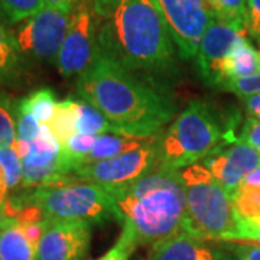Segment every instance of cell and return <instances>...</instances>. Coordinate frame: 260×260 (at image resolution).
Here are the masks:
<instances>
[{"label": "cell", "instance_id": "6da1fadb", "mask_svg": "<svg viewBox=\"0 0 260 260\" xmlns=\"http://www.w3.org/2000/svg\"><path fill=\"white\" fill-rule=\"evenodd\" d=\"M75 88L123 136L156 139L177 112L164 88L124 70L102 52L77 77Z\"/></svg>", "mask_w": 260, "mask_h": 260}, {"label": "cell", "instance_id": "7a4b0ae2", "mask_svg": "<svg viewBox=\"0 0 260 260\" xmlns=\"http://www.w3.org/2000/svg\"><path fill=\"white\" fill-rule=\"evenodd\" d=\"M99 47L103 55L164 90L177 75V47L156 0H124L102 20Z\"/></svg>", "mask_w": 260, "mask_h": 260}, {"label": "cell", "instance_id": "3957f363", "mask_svg": "<svg viewBox=\"0 0 260 260\" xmlns=\"http://www.w3.org/2000/svg\"><path fill=\"white\" fill-rule=\"evenodd\" d=\"M112 194L120 224L139 246L186 232L188 213L179 171L159 164L146 177Z\"/></svg>", "mask_w": 260, "mask_h": 260}, {"label": "cell", "instance_id": "277c9868", "mask_svg": "<svg viewBox=\"0 0 260 260\" xmlns=\"http://www.w3.org/2000/svg\"><path fill=\"white\" fill-rule=\"evenodd\" d=\"M179 175L185 192L186 232L204 240L240 242L244 220L236 211L233 195L203 164L184 168Z\"/></svg>", "mask_w": 260, "mask_h": 260}, {"label": "cell", "instance_id": "5b68a950", "mask_svg": "<svg viewBox=\"0 0 260 260\" xmlns=\"http://www.w3.org/2000/svg\"><path fill=\"white\" fill-rule=\"evenodd\" d=\"M223 140L236 139L224 133L208 103L192 100L159 138L160 165L172 171L195 165L223 145Z\"/></svg>", "mask_w": 260, "mask_h": 260}, {"label": "cell", "instance_id": "8992f818", "mask_svg": "<svg viewBox=\"0 0 260 260\" xmlns=\"http://www.w3.org/2000/svg\"><path fill=\"white\" fill-rule=\"evenodd\" d=\"M18 197L25 204L38 208L44 218L51 221H80L90 225L120 223L112 192L88 182L73 181L42 186L28 189Z\"/></svg>", "mask_w": 260, "mask_h": 260}, {"label": "cell", "instance_id": "52a82bcc", "mask_svg": "<svg viewBox=\"0 0 260 260\" xmlns=\"http://www.w3.org/2000/svg\"><path fill=\"white\" fill-rule=\"evenodd\" d=\"M159 138L120 156L81 165L75 169L73 177L81 182L102 186L109 192L124 189L146 177L160 164Z\"/></svg>", "mask_w": 260, "mask_h": 260}, {"label": "cell", "instance_id": "ba28073f", "mask_svg": "<svg viewBox=\"0 0 260 260\" xmlns=\"http://www.w3.org/2000/svg\"><path fill=\"white\" fill-rule=\"evenodd\" d=\"M71 13V9L45 6L16 25L13 35L23 56L42 64H56Z\"/></svg>", "mask_w": 260, "mask_h": 260}, {"label": "cell", "instance_id": "9c48e42d", "mask_svg": "<svg viewBox=\"0 0 260 260\" xmlns=\"http://www.w3.org/2000/svg\"><path fill=\"white\" fill-rule=\"evenodd\" d=\"M102 19L87 0H78L71 13L64 44L56 59L62 77H78L88 70L100 54L99 32Z\"/></svg>", "mask_w": 260, "mask_h": 260}, {"label": "cell", "instance_id": "30bf717a", "mask_svg": "<svg viewBox=\"0 0 260 260\" xmlns=\"http://www.w3.org/2000/svg\"><path fill=\"white\" fill-rule=\"evenodd\" d=\"M22 189L26 191L78 181L71 177L62 145L47 124L41 126L38 136L30 142L29 152L22 158Z\"/></svg>", "mask_w": 260, "mask_h": 260}, {"label": "cell", "instance_id": "8fae6325", "mask_svg": "<svg viewBox=\"0 0 260 260\" xmlns=\"http://www.w3.org/2000/svg\"><path fill=\"white\" fill-rule=\"evenodd\" d=\"M181 59L191 61L214 15L207 0H156Z\"/></svg>", "mask_w": 260, "mask_h": 260}, {"label": "cell", "instance_id": "7c38bea8", "mask_svg": "<svg viewBox=\"0 0 260 260\" xmlns=\"http://www.w3.org/2000/svg\"><path fill=\"white\" fill-rule=\"evenodd\" d=\"M242 37H247L246 30L214 16L201 38L194 58L200 77L208 87L220 88L223 83L221 67L224 59Z\"/></svg>", "mask_w": 260, "mask_h": 260}, {"label": "cell", "instance_id": "4fadbf2b", "mask_svg": "<svg viewBox=\"0 0 260 260\" xmlns=\"http://www.w3.org/2000/svg\"><path fill=\"white\" fill-rule=\"evenodd\" d=\"M38 243L35 260H85L93 225L80 221H51Z\"/></svg>", "mask_w": 260, "mask_h": 260}, {"label": "cell", "instance_id": "5bb4252c", "mask_svg": "<svg viewBox=\"0 0 260 260\" xmlns=\"http://www.w3.org/2000/svg\"><path fill=\"white\" fill-rule=\"evenodd\" d=\"M203 165L230 194L234 195L244 178L260 167V153L242 140H230L214 149L204 159Z\"/></svg>", "mask_w": 260, "mask_h": 260}, {"label": "cell", "instance_id": "9a60e30c", "mask_svg": "<svg viewBox=\"0 0 260 260\" xmlns=\"http://www.w3.org/2000/svg\"><path fill=\"white\" fill-rule=\"evenodd\" d=\"M215 250L201 237L179 232L150 244L145 260H218Z\"/></svg>", "mask_w": 260, "mask_h": 260}, {"label": "cell", "instance_id": "2e32d148", "mask_svg": "<svg viewBox=\"0 0 260 260\" xmlns=\"http://www.w3.org/2000/svg\"><path fill=\"white\" fill-rule=\"evenodd\" d=\"M25 73L26 58L19 49L13 30L0 18V83H18Z\"/></svg>", "mask_w": 260, "mask_h": 260}, {"label": "cell", "instance_id": "e0dca14e", "mask_svg": "<svg viewBox=\"0 0 260 260\" xmlns=\"http://www.w3.org/2000/svg\"><path fill=\"white\" fill-rule=\"evenodd\" d=\"M257 73H260V54L249 42L247 37H242L224 59L221 67L223 83L227 80L249 77Z\"/></svg>", "mask_w": 260, "mask_h": 260}, {"label": "cell", "instance_id": "ac0fdd59", "mask_svg": "<svg viewBox=\"0 0 260 260\" xmlns=\"http://www.w3.org/2000/svg\"><path fill=\"white\" fill-rule=\"evenodd\" d=\"M153 139H139V138H130V136L114 135V133L100 135L97 138V142L94 145L91 153L84 159V162L81 165L120 156L123 153H127V152H132V150H136V149L146 146Z\"/></svg>", "mask_w": 260, "mask_h": 260}, {"label": "cell", "instance_id": "d6986e66", "mask_svg": "<svg viewBox=\"0 0 260 260\" xmlns=\"http://www.w3.org/2000/svg\"><path fill=\"white\" fill-rule=\"evenodd\" d=\"M22 158L15 145L0 148V205L13 192L22 188Z\"/></svg>", "mask_w": 260, "mask_h": 260}, {"label": "cell", "instance_id": "ffe728a7", "mask_svg": "<svg viewBox=\"0 0 260 260\" xmlns=\"http://www.w3.org/2000/svg\"><path fill=\"white\" fill-rule=\"evenodd\" d=\"M35 246L19 224L0 230V260H35Z\"/></svg>", "mask_w": 260, "mask_h": 260}, {"label": "cell", "instance_id": "44dd1931", "mask_svg": "<svg viewBox=\"0 0 260 260\" xmlns=\"http://www.w3.org/2000/svg\"><path fill=\"white\" fill-rule=\"evenodd\" d=\"M75 130L77 133L93 135V136H100L106 133L120 135L119 130L104 117V114L99 109H95L83 99L78 100V117H77Z\"/></svg>", "mask_w": 260, "mask_h": 260}, {"label": "cell", "instance_id": "7402d4cb", "mask_svg": "<svg viewBox=\"0 0 260 260\" xmlns=\"http://www.w3.org/2000/svg\"><path fill=\"white\" fill-rule=\"evenodd\" d=\"M77 117H78V100L68 97L65 100L58 102L54 117L48 126L55 135L56 139L61 142V145L77 133L75 130Z\"/></svg>", "mask_w": 260, "mask_h": 260}, {"label": "cell", "instance_id": "603a6c76", "mask_svg": "<svg viewBox=\"0 0 260 260\" xmlns=\"http://www.w3.org/2000/svg\"><path fill=\"white\" fill-rule=\"evenodd\" d=\"M56 104H58V100H56L54 90L51 88L37 90L32 94H29L28 97L18 102L20 109L30 113L39 121V124H47V126L54 117Z\"/></svg>", "mask_w": 260, "mask_h": 260}, {"label": "cell", "instance_id": "cb8c5ba5", "mask_svg": "<svg viewBox=\"0 0 260 260\" xmlns=\"http://www.w3.org/2000/svg\"><path fill=\"white\" fill-rule=\"evenodd\" d=\"M215 18L232 23L249 34L247 0H207Z\"/></svg>", "mask_w": 260, "mask_h": 260}, {"label": "cell", "instance_id": "d4e9b609", "mask_svg": "<svg viewBox=\"0 0 260 260\" xmlns=\"http://www.w3.org/2000/svg\"><path fill=\"white\" fill-rule=\"evenodd\" d=\"M18 129V103L0 90V148L15 145Z\"/></svg>", "mask_w": 260, "mask_h": 260}, {"label": "cell", "instance_id": "484cf974", "mask_svg": "<svg viewBox=\"0 0 260 260\" xmlns=\"http://www.w3.org/2000/svg\"><path fill=\"white\" fill-rule=\"evenodd\" d=\"M45 8L44 0H0V12L10 25H19Z\"/></svg>", "mask_w": 260, "mask_h": 260}, {"label": "cell", "instance_id": "4316f807", "mask_svg": "<svg viewBox=\"0 0 260 260\" xmlns=\"http://www.w3.org/2000/svg\"><path fill=\"white\" fill-rule=\"evenodd\" d=\"M237 214L247 223H260V189L240 188L233 195Z\"/></svg>", "mask_w": 260, "mask_h": 260}, {"label": "cell", "instance_id": "83f0119b", "mask_svg": "<svg viewBox=\"0 0 260 260\" xmlns=\"http://www.w3.org/2000/svg\"><path fill=\"white\" fill-rule=\"evenodd\" d=\"M220 88L236 94L240 99H246V97H250V95L260 94V73L249 75V77L227 80L220 85Z\"/></svg>", "mask_w": 260, "mask_h": 260}, {"label": "cell", "instance_id": "f1b7e54d", "mask_svg": "<svg viewBox=\"0 0 260 260\" xmlns=\"http://www.w3.org/2000/svg\"><path fill=\"white\" fill-rule=\"evenodd\" d=\"M139 244L135 240V237L127 230L123 229V232H121L120 237L116 242V244L97 260H129L130 256L133 254V251L136 250Z\"/></svg>", "mask_w": 260, "mask_h": 260}, {"label": "cell", "instance_id": "f546056e", "mask_svg": "<svg viewBox=\"0 0 260 260\" xmlns=\"http://www.w3.org/2000/svg\"><path fill=\"white\" fill-rule=\"evenodd\" d=\"M39 121L26 110L18 106V129H16V142L30 143L35 139L41 130Z\"/></svg>", "mask_w": 260, "mask_h": 260}, {"label": "cell", "instance_id": "4dcf8cb0", "mask_svg": "<svg viewBox=\"0 0 260 260\" xmlns=\"http://www.w3.org/2000/svg\"><path fill=\"white\" fill-rule=\"evenodd\" d=\"M227 249L236 260H260V246L251 242H229Z\"/></svg>", "mask_w": 260, "mask_h": 260}, {"label": "cell", "instance_id": "1f68e13d", "mask_svg": "<svg viewBox=\"0 0 260 260\" xmlns=\"http://www.w3.org/2000/svg\"><path fill=\"white\" fill-rule=\"evenodd\" d=\"M239 140L250 145L251 148L256 149L260 153V120L249 117L244 121Z\"/></svg>", "mask_w": 260, "mask_h": 260}, {"label": "cell", "instance_id": "d6a6232c", "mask_svg": "<svg viewBox=\"0 0 260 260\" xmlns=\"http://www.w3.org/2000/svg\"><path fill=\"white\" fill-rule=\"evenodd\" d=\"M87 2L102 20L112 18V15L120 8L121 3H124V0H87Z\"/></svg>", "mask_w": 260, "mask_h": 260}, {"label": "cell", "instance_id": "836d02e7", "mask_svg": "<svg viewBox=\"0 0 260 260\" xmlns=\"http://www.w3.org/2000/svg\"><path fill=\"white\" fill-rule=\"evenodd\" d=\"M249 34L260 39V0H247Z\"/></svg>", "mask_w": 260, "mask_h": 260}, {"label": "cell", "instance_id": "e575fe53", "mask_svg": "<svg viewBox=\"0 0 260 260\" xmlns=\"http://www.w3.org/2000/svg\"><path fill=\"white\" fill-rule=\"evenodd\" d=\"M243 103H244L247 113L250 114V117L260 120V94L246 97V99H243Z\"/></svg>", "mask_w": 260, "mask_h": 260}, {"label": "cell", "instance_id": "d590c367", "mask_svg": "<svg viewBox=\"0 0 260 260\" xmlns=\"http://www.w3.org/2000/svg\"><path fill=\"white\" fill-rule=\"evenodd\" d=\"M240 188H253V189H260V167H257L250 175L244 178ZM239 188V189H240Z\"/></svg>", "mask_w": 260, "mask_h": 260}, {"label": "cell", "instance_id": "8d00e7d4", "mask_svg": "<svg viewBox=\"0 0 260 260\" xmlns=\"http://www.w3.org/2000/svg\"><path fill=\"white\" fill-rule=\"evenodd\" d=\"M45 6H52V8H65V9H74L78 0H44Z\"/></svg>", "mask_w": 260, "mask_h": 260}, {"label": "cell", "instance_id": "74e56055", "mask_svg": "<svg viewBox=\"0 0 260 260\" xmlns=\"http://www.w3.org/2000/svg\"><path fill=\"white\" fill-rule=\"evenodd\" d=\"M13 223H15V221H12L10 218H8V215L5 214L3 208H2V205H0V230L6 229L8 225H10V224H13Z\"/></svg>", "mask_w": 260, "mask_h": 260}, {"label": "cell", "instance_id": "f35d334b", "mask_svg": "<svg viewBox=\"0 0 260 260\" xmlns=\"http://www.w3.org/2000/svg\"><path fill=\"white\" fill-rule=\"evenodd\" d=\"M218 260H236V259H234L233 256H230V254H227V253H223V251H220Z\"/></svg>", "mask_w": 260, "mask_h": 260}, {"label": "cell", "instance_id": "ab89813d", "mask_svg": "<svg viewBox=\"0 0 260 260\" xmlns=\"http://www.w3.org/2000/svg\"><path fill=\"white\" fill-rule=\"evenodd\" d=\"M250 242L251 243L257 242V243H259V246H260V229H259V230H256V232H254V234H253V237H251Z\"/></svg>", "mask_w": 260, "mask_h": 260}, {"label": "cell", "instance_id": "60d3db41", "mask_svg": "<svg viewBox=\"0 0 260 260\" xmlns=\"http://www.w3.org/2000/svg\"><path fill=\"white\" fill-rule=\"evenodd\" d=\"M259 54H260V52H259Z\"/></svg>", "mask_w": 260, "mask_h": 260}]
</instances>
